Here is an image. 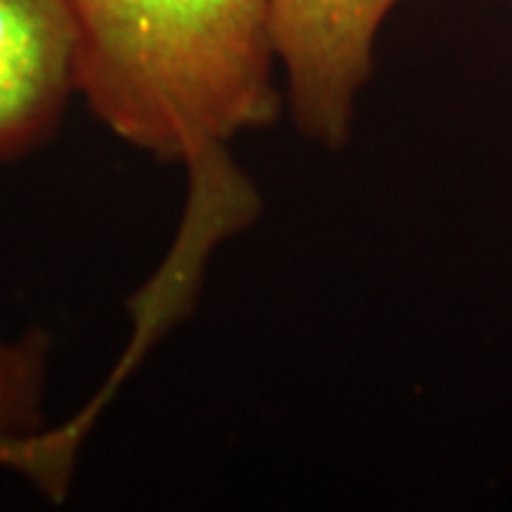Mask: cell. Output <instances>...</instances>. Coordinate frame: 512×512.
Here are the masks:
<instances>
[{
	"mask_svg": "<svg viewBox=\"0 0 512 512\" xmlns=\"http://www.w3.org/2000/svg\"><path fill=\"white\" fill-rule=\"evenodd\" d=\"M76 95L112 136L185 169L280 114L268 0H67Z\"/></svg>",
	"mask_w": 512,
	"mask_h": 512,
	"instance_id": "6da1fadb",
	"label": "cell"
},
{
	"mask_svg": "<svg viewBox=\"0 0 512 512\" xmlns=\"http://www.w3.org/2000/svg\"><path fill=\"white\" fill-rule=\"evenodd\" d=\"M399 0H268L275 62L294 126L328 150L347 145L380 24Z\"/></svg>",
	"mask_w": 512,
	"mask_h": 512,
	"instance_id": "7a4b0ae2",
	"label": "cell"
},
{
	"mask_svg": "<svg viewBox=\"0 0 512 512\" xmlns=\"http://www.w3.org/2000/svg\"><path fill=\"white\" fill-rule=\"evenodd\" d=\"M76 95V31L67 0H0V164L55 138Z\"/></svg>",
	"mask_w": 512,
	"mask_h": 512,
	"instance_id": "3957f363",
	"label": "cell"
},
{
	"mask_svg": "<svg viewBox=\"0 0 512 512\" xmlns=\"http://www.w3.org/2000/svg\"><path fill=\"white\" fill-rule=\"evenodd\" d=\"M53 337L31 328L15 339H0V427L34 432L43 427Z\"/></svg>",
	"mask_w": 512,
	"mask_h": 512,
	"instance_id": "277c9868",
	"label": "cell"
}]
</instances>
